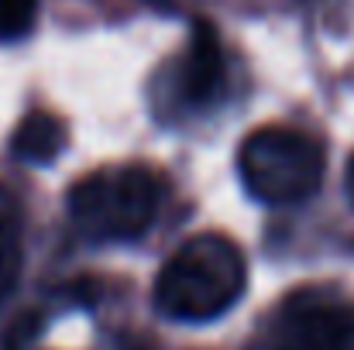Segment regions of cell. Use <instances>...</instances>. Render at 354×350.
<instances>
[{
  "label": "cell",
  "instance_id": "obj_6",
  "mask_svg": "<svg viewBox=\"0 0 354 350\" xmlns=\"http://www.w3.org/2000/svg\"><path fill=\"white\" fill-rule=\"evenodd\" d=\"M69 144V127L66 120L48 110H31L17 124L14 137H10V151L28 162V165H48L55 162Z\"/></svg>",
  "mask_w": 354,
  "mask_h": 350
},
{
  "label": "cell",
  "instance_id": "obj_1",
  "mask_svg": "<svg viewBox=\"0 0 354 350\" xmlns=\"http://www.w3.org/2000/svg\"><path fill=\"white\" fill-rule=\"evenodd\" d=\"M248 285V261L231 237L196 233L176 247L155 278V309L179 323L224 316Z\"/></svg>",
  "mask_w": 354,
  "mask_h": 350
},
{
  "label": "cell",
  "instance_id": "obj_7",
  "mask_svg": "<svg viewBox=\"0 0 354 350\" xmlns=\"http://www.w3.org/2000/svg\"><path fill=\"white\" fill-rule=\"evenodd\" d=\"M21 264H24V251H21L17 231L10 224H0V302L17 289Z\"/></svg>",
  "mask_w": 354,
  "mask_h": 350
},
{
  "label": "cell",
  "instance_id": "obj_3",
  "mask_svg": "<svg viewBox=\"0 0 354 350\" xmlns=\"http://www.w3.org/2000/svg\"><path fill=\"white\" fill-rule=\"evenodd\" d=\"M162 203L155 172L141 165L97 168L69 189V217L90 240H134L151 227Z\"/></svg>",
  "mask_w": 354,
  "mask_h": 350
},
{
  "label": "cell",
  "instance_id": "obj_2",
  "mask_svg": "<svg viewBox=\"0 0 354 350\" xmlns=\"http://www.w3.org/2000/svg\"><path fill=\"white\" fill-rule=\"evenodd\" d=\"M244 189L268 206H292L310 200L327 172V151L306 130L268 124L248 134L237 151Z\"/></svg>",
  "mask_w": 354,
  "mask_h": 350
},
{
  "label": "cell",
  "instance_id": "obj_9",
  "mask_svg": "<svg viewBox=\"0 0 354 350\" xmlns=\"http://www.w3.org/2000/svg\"><path fill=\"white\" fill-rule=\"evenodd\" d=\"M348 193H351V203H354V155L348 162Z\"/></svg>",
  "mask_w": 354,
  "mask_h": 350
},
{
  "label": "cell",
  "instance_id": "obj_4",
  "mask_svg": "<svg viewBox=\"0 0 354 350\" xmlns=\"http://www.w3.org/2000/svg\"><path fill=\"white\" fill-rule=\"evenodd\" d=\"M258 350H354V299L330 285L289 292L265 320Z\"/></svg>",
  "mask_w": 354,
  "mask_h": 350
},
{
  "label": "cell",
  "instance_id": "obj_5",
  "mask_svg": "<svg viewBox=\"0 0 354 350\" xmlns=\"http://www.w3.org/2000/svg\"><path fill=\"white\" fill-rule=\"evenodd\" d=\"M224 86H227V59L221 48V35L210 21H196L193 38L179 62L176 97L186 107H207V104L221 100Z\"/></svg>",
  "mask_w": 354,
  "mask_h": 350
},
{
  "label": "cell",
  "instance_id": "obj_8",
  "mask_svg": "<svg viewBox=\"0 0 354 350\" xmlns=\"http://www.w3.org/2000/svg\"><path fill=\"white\" fill-rule=\"evenodd\" d=\"M38 0H0V38L14 41L35 28Z\"/></svg>",
  "mask_w": 354,
  "mask_h": 350
}]
</instances>
